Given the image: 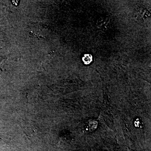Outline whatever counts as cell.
<instances>
[{"mask_svg":"<svg viewBox=\"0 0 151 151\" xmlns=\"http://www.w3.org/2000/svg\"><path fill=\"white\" fill-rule=\"evenodd\" d=\"M110 22V18L107 17H101L97 21V26L100 29L106 27Z\"/></svg>","mask_w":151,"mask_h":151,"instance_id":"6da1fadb","label":"cell"},{"mask_svg":"<svg viewBox=\"0 0 151 151\" xmlns=\"http://www.w3.org/2000/svg\"><path fill=\"white\" fill-rule=\"evenodd\" d=\"M82 61L85 65H89L92 61V56L90 54H85L82 58Z\"/></svg>","mask_w":151,"mask_h":151,"instance_id":"7a4b0ae2","label":"cell"}]
</instances>
